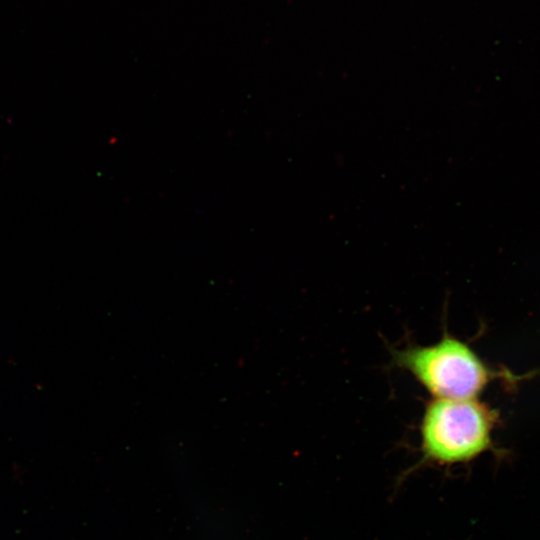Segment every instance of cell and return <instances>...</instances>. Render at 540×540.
<instances>
[{
	"label": "cell",
	"instance_id": "cell-1",
	"mask_svg": "<svg viewBox=\"0 0 540 540\" xmlns=\"http://www.w3.org/2000/svg\"><path fill=\"white\" fill-rule=\"evenodd\" d=\"M494 415L473 399L432 398L420 421V463L451 467L468 463L492 446Z\"/></svg>",
	"mask_w": 540,
	"mask_h": 540
},
{
	"label": "cell",
	"instance_id": "cell-2",
	"mask_svg": "<svg viewBox=\"0 0 540 540\" xmlns=\"http://www.w3.org/2000/svg\"><path fill=\"white\" fill-rule=\"evenodd\" d=\"M393 359L433 398L473 399L489 378L488 369L476 353L448 333L430 345H409L395 350Z\"/></svg>",
	"mask_w": 540,
	"mask_h": 540
}]
</instances>
